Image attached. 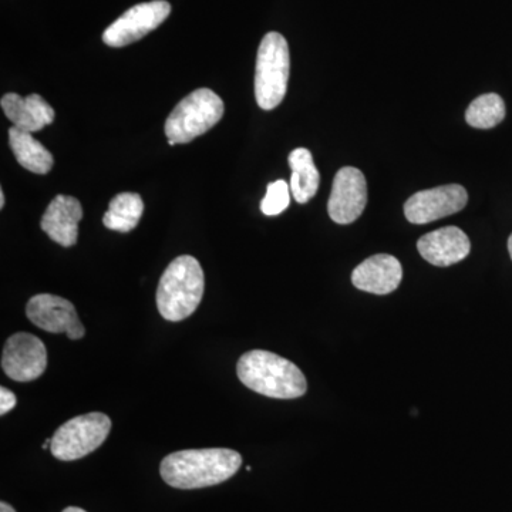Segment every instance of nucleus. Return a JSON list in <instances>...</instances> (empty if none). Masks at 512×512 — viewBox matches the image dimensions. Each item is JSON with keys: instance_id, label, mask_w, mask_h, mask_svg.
<instances>
[{"instance_id": "nucleus-8", "label": "nucleus", "mask_w": 512, "mask_h": 512, "mask_svg": "<svg viewBox=\"0 0 512 512\" xmlns=\"http://www.w3.org/2000/svg\"><path fill=\"white\" fill-rule=\"evenodd\" d=\"M46 367L47 350L42 340L26 332L10 336L2 355L6 376L15 382H33L45 373Z\"/></svg>"}, {"instance_id": "nucleus-1", "label": "nucleus", "mask_w": 512, "mask_h": 512, "mask_svg": "<svg viewBox=\"0 0 512 512\" xmlns=\"http://www.w3.org/2000/svg\"><path fill=\"white\" fill-rule=\"evenodd\" d=\"M241 454L229 448H202L170 454L161 463L160 473L168 485L180 490L212 487L238 473Z\"/></svg>"}, {"instance_id": "nucleus-17", "label": "nucleus", "mask_w": 512, "mask_h": 512, "mask_svg": "<svg viewBox=\"0 0 512 512\" xmlns=\"http://www.w3.org/2000/svg\"><path fill=\"white\" fill-rule=\"evenodd\" d=\"M289 165L292 168L291 192L299 204H306L315 197L319 190L320 174L313 156L308 148H296L289 154Z\"/></svg>"}, {"instance_id": "nucleus-24", "label": "nucleus", "mask_w": 512, "mask_h": 512, "mask_svg": "<svg viewBox=\"0 0 512 512\" xmlns=\"http://www.w3.org/2000/svg\"><path fill=\"white\" fill-rule=\"evenodd\" d=\"M63 512H86V511L82 510V508L69 507V508H66V510H64Z\"/></svg>"}, {"instance_id": "nucleus-4", "label": "nucleus", "mask_w": 512, "mask_h": 512, "mask_svg": "<svg viewBox=\"0 0 512 512\" xmlns=\"http://www.w3.org/2000/svg\"><path fill=\"white\" fill-rule=\"evenodd\" d=\"M289 73L288 42L281 33H266L259 45L255 70V99L262 110H274L284 101Z\"/></svg>"}, {"instance_id": "nucleus-12", "label": "nucleus", "mask_w": 512, "mask_h": 512, "mask_svg": "<svg viewBox=\"0 0 512 512\" xmlns=\"http://www.w3.org/2000/svg\"><path fill=\"white\" fill-rule=\"evenodd\" d=\"M82 218L83 208L77 198L69 197V195H57L43 214L40 228L56 244L70 248L77 244L79 222L82 221Z\"/></svg>"}, {"instance_id": "nucleus-3", "label": "nucleus", "mask_w": 512, "mask_h": 512, "mask_svg": "<svg viewBox=\"0 0 512 512\" xmlns=\"http://www.w3.org/2000/svg\"><path fill=\"white\" fill-rule=\"evenodd\" d=\"M205 276L194 256L175 258L161 276L157 289V308L170 322H181L197 311L204 296Z\"/></svg>"}, {"instance_id": "nucleus-18", "label": "nucleus", "mask_w": 512, "mask_h": 512, "mask_svg": "<svg viewBox=\"0 0 512 512\" xmlns=\"http://www.w3.org/2000/svg\"><path fill=\"white\" fill-rule=\"evenodd\" d=\"M143 212L144 202L140 195L136 192H121L111 200L109 211L104 214V227L126 234L137 227Z\"/></svg>"}, {"instance_id": "nucleus-11", "label": "nucleus", "mask_w": 512, "mask_h": 512, "mask_svg": "<svg viewBox=\"0 0 512 512\" xmlns=\"http://www.w3.org/2000/svg\"><path fill=\"white\" fill-rule=\"evenodd\" d=\"M367 184L365 175L355 167L340 168L333 180L328 202L329 217L336 224L355 222L365 211Z\"/></svg>"}, {"instance_id": "nucleus-21", "label": "nucleus", "mask_w": 512, "mask_h": 512, "mask_svg": "<svg viewBox=\"0 0 512 512\" xmlns=\"http://www.w3.org/2000/svg\"><path fill=\"white\" fill-rule=\"evenodd\" d=\"M16 404H18L16 394L10 392L6 387H2V389H0V414L5 416L10 410L15 409Z\"/></svg>"}, {"instance_id": "nucleus-7", "label": "nucleus", "mask_w": 512, "mask_h": 512, "mask_svg": "<svg viewBox=\"0 0 512 512\" xmlns=\"http://www.w3.org/2000/svg\"><path fill=\"white\" fill-rule=\"evenodd\" d=\"M170 13L171 5L165 0H153L133 6L104 30L103 42L110 47H124L136 43L163 25Z\"/></svg>"}, {"instance_id": "nucleus-5", "label": "nucleus", "mask_w": 512, "mask_h": 512, "mask_svg": "<svg viewBox=\"0 0 512 512\" xmlns=\"http://www.w3.org/2000/svg\"><path fill=\"white\" fill-rule=\"evenodd\" d=\"M224 101L210 89H198L177 104L165 121L168 144L191 143L211 130L224 116Z\"/></svg>"}, {"instance_id": "nucleus-19", "label": "nucleus", "mask_w": 512, "mask_h": 512, "mask_svg": "<svg viewBox=\"0 0 512 512\" xmlns=\"http://www.w3.org/2000/svg\"><path fill=\"white\" fill-rule=\"evenodd\" d=\"M505 113L504 100L498 94H483L468 106L466 121L471 127L488 130L498 126L505 119Z\"/></svg>"}, {"instance_id": "nucleus-26", "label": "nucleus", "mask_w": 512, "mask_h": 512, "mask_svg": "<svg viewBox=\"0 0 512 512\" xmlns=\"http://www.w3.org/2000/svg\"><path fill=\"white\" fill-rule=\"evenodd\" d=\"M508 251H510L511 259H512V234L510 239H508Z\"/></svg>"}, {"instance_id": "nucleus-25", "label": "nucleus", "mask_w": 512, "mask_h": 512, "mask_svg": "<svg viewBox=\"0 0 512 512\" xmlns=\"http://www.w3.org/2000/svg\"><path fill=\"white\" fill-rule=\"evenodd\" d=\"M50 444H52V439H47L45 441V444H43L42 446L43 450H47V448H50Z\"/></svg>"}, {"instance_id": "nucleus-2", "label": "nucleus", "mask_w": 512, "mask_h": 512, "mask_svg": "<svg viewBox=\"0 0 512 512\" xmlns=\"http://www.w3.org/2000/svg\"><path fill=\"white\" fill-rule=\"evenodd\" d=\"M239 380L271 399H298L308 390L306 377L295 363L266 350H251L238 360Z\"/></svg>"}, {"instance_id": "nucleus-15", "label": "nucleus", "mask_w": 512, "mask_h": 512, "mask_svg": "<svg viewBox=\"0 0 512 512\" xmlns=\"http://www.w3.org/2000/svg\"><path fill=\"white\" fill-rule=\"evenodd\" d=\"M3 113L19 130L37 133L55 120V110L40 94L8 93L0 100Z\"/></svg>"}, {"instance_id": "nucleus-13", "label": "nucleus", "mask_w": 512, "mask_h": 512, "mask_svg": "<svg viewBox=\"0 0 512 512\" xmlns=\"http://www.w3.org/2000/svg\"><path fill=\"white\" fill-rule=\"evenodd\" d=\"M417 249L431 265L444 268L466 259L471 251V242L460 228L446 227L421 237Z\"/></svg>"}, {"instance_id": "nucleus-16", "label": "nucleus", "mask_w": 512, "mask_h": 512, "mask_svg": "<svg viewBox=\"0 0 512 512\" xmlns=\"http://www.w3.org/2000/svg\"><path fill=\"white\" fill-rule=\"evenodd\" d=\"M9 146L16 160L30 173L47 174L55 164L52 153L28 131L19 130L15 126L9 128Z\"/></svg>"}, {"instance_id": "nucleus-10", "label": "nucleus", "mask_w": 512, "mask_h": 512, "mask_svg": "<svg viewBox=\"0 0 512 512\" xmlns=\"http://www.w3.org/2000/svg\"><path fill=\"white\" fill-rule=\"evenodd\" d=\"M26 315L37 328L50 333H66L72 340L82 339L86 329L80 322L72 302L50 293H40L29 299Z\"/></svg>"}, {"instance_id": "nucleus-6", "label": "nucleus", "mask_w": 512, "mask_h": 512, "mask_svg": "<svg viewBox=\"0 0 512 512\" xmlns=\"http://www.w3.org/2000/svg\"><path fill=\"white\" fill-rule=\"evenodd\" d=\"M110 430L107 414L94 412L74 417L56 430L50 451L57 460H80L96 451L109 437Z\"/></svg>"}, {"instance_id": "nucleus-20", "label": "nucleus", "mask_w": 512, "mask_h": 512, "mask_svg": "<svg viewBox=\"0 0 512 512\" xmlns=\"http://www.w3.org/2000/svg\"><path fill=\"white\" fill-rule=\"evenodd\" d=\"M291 202V185L285 180H276L268 185L264 200L261 201V211L268 217L282 214Z\"/></svg>"}, {"instance_id": "nucleus-9", "label": "nucleus", "mask_w": 512, "mask_h": 512, "mask_svg": "<svg viewBox=\"0 0 512 512\" xmlns=\"http://www.w3.org/2000/svg\"><path fill=\"white\" fill-rule=\"evenodd\" d=\"M467 201L463 185H441L412 195L404 204V215L412 224H429L464 210Z\"/></svg>"}, {"instance_id": "nucleus-22", "label": "nucleus", "mask_w": 512, "mask_h": 512, "mask_svg": "<svg viewBox=\"0 0 512 512\" xmlns=\"http://www.w3.org/2000/svg\"><path fill=\"white\" fill-rule=\"evenodd\" d=\"M0 512H16V510L12 507V505L2 501V503H0Z\"/></svg>"}, {"instance_id": "nucleus-14", "label": "nucleus", "mask_w": 512, "mask_h": 512, "mask_svg": "<svg viewBox=\"0 0 512 512\" xmlns=\"http://www.w3.org/2000/svg\"><path fill=\"white\" fill-rule=\"evenodd\" d=\"M402 278L403 268L399 259L387 254L370 256L352 274V282L357 289L375 295L396 291Z\"/></svg>"}, {"instance_id": "nucleus-23", "label": "nucleus", "mask_w": 512, "mask_h": 512, "mask_svg": "<svg viewBox=\"0 0 512 512\" xmlns=\"http://www.w3.org/2000/svg\"><path fill=\"white\" fill-rule=\"evenodd\" d=\"M5 207V192L0 190V208Z\"/></svg>"}]
</instances>
